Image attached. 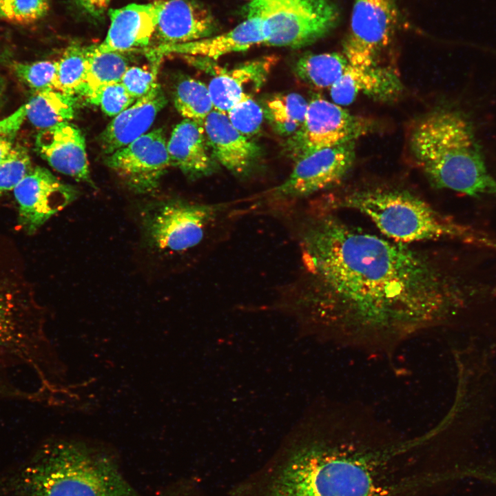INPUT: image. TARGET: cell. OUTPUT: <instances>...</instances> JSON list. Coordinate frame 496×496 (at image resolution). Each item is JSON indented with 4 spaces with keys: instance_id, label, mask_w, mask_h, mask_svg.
I'll return each instance as SVG.
<instances>
[{
    "instance_id": "7",
    "label": "cell",
    "mask_w": 496,
    "mask_h": 496,
    "mask_svg": "<svg viewBox=\"0 0 496 496\" xmlns=\"http://www.w3.org/2000/svg\"><path fill=\"white\" fill-rule=\"evenodd\" d=\"M247 17L259 20L265 45L300 48L329 33L340 12L332 0H253Z\"/></svg>"
},
{
    "instance_id": "20",
    "label": "cell",
    "mask_w": 496,
    "mask_h": 496,
    "mask_svg": "<svg viewBox=\"0 0 496 496\" xmlns=\"http://www.w3.org/2000/svg\"><path fill=\"white\" fill-rule=\"evenodd\" d=\"M276 62L275 56H268L230 70L220 69L208 85L214 110L227 114L240 101L252 96L265 84Z\"/></svg>"
},
{
    "instance_id": "1",
    "label": "cell",
    "mask_w": 496,
    "mask_h": 496,
    "mask_svg": "<svg viewBox=\"0 0 496 496\" xmlns=\"http://www.w3.org/2000/svg\"><path fill=\"white\" fill-rule=\"evenodd\" d=\"M305 278L298 313L316 337L386 349L446 323L460 292L431 251L343 220L322 205L300 235Z\"/></svg>"
},
{
    "instance_id": "10",
    "label": "cell",
    "mask_w": 496,
    "mask_h": 496,
    "mask_svg": "<svg viewBox=\"0 0 496 496\" xmlns=\"http://www.w3.org/2000/svg\"><path fill=\"white\" fill-rule=\"evenodd\" d=\"M355 141L322 149L296 161L288 178L272 192L278 199H298L340 183L355 161Z\"/></svg>"
},
{
    "instance_id": "31",
    "label": "cell",
    "mask_w": 496,
    "mask_h": 496,
    "mask_svg": "<svg viewBox=\"0 0 496 496\" xmlns=\"http://www.w3.org/2000/svg\"><path fill=\"white\" fill-rule=\"evenodd\" d=\"M50 0H5L0 9V18L11 23L28 24L44 17Z\"/></svg>"
},
{
    "instance_id": "24",
    "label": "cell",
    "mask_w": 496,
    "mask_h": 496,
    "mask_svg": "<svg viewBox=\"0 0 496 496\" xmlns=\"http://www.w3.org/2000/svg\"><path fill=\"white\" fill-rule=\"evenodd\" d=\"M26 105L27 118L41 130L69 121L75 116L74 96L54 88L35 91Z\"/></svg>"
},
{
    "instance_id": "39",
    "label": "cell",
    "mask_w": 496,
    "mask_h": 496,
    "mask_svg": "<svg viewBox=\"0 0 496 496\" xmlns=\"http://www.w3.org/2000/svg\"><path fill=\"white\" fill-rule=\"evenodd\" d=\"M4 1H5V0H0V9H1V6H2V5H3V2H4Z\"/></svg>"
},
{
    "instance_id": "11",
    "label": "cell",
    "mask_w": 496,
    "mask_h": 496,
    "mask_svg": "<svg viewBox=\"0 0 496 496\" xmlns=\"http://www.w3.org/2000/svg\"><path fill=\"white\" fill-rule=\"evenodd\" d=\"M396 19L394 0H355L350 32L343 48L349 64L375 65L378 54L391 37Z\"/></svg>"
},
{
    "instance_id": "16",
    "label": "cell",
    "mask_w": 496,
    "mask_h": 496,
    "mask_svg": "<svg viewBox=\"0 0 496 496\" xmlns=\"http://www.w3.org/2000/svg\"><path fill=\"white\" fill-rule=\"evenodd\" d=\"M265 41L259 20L247 17L245 21L225 33L183 43L158 45L149 49L147 55L152 62L158 63L164 56L171 54L217 59L264 44Z\"/></svg>"
},
{
    "instance_id": "28",
    "label": "cell",
    "mask_w": 496,
    "mask_h": 496,
    "mask_svg": "<svg viewBox=\"0 0 496 496\" xmlns=\"http://www.w3.org/2000/svg\"><path fill=\"white\" fill-rule=\"evenodd\" d=\"M88 47L74 43L58 61L54 89L74 96L81 90L87 68Z\"/></svg>"
},
{
    "instance_id": "37",
    "label": "cell",
    "mask_w": 496,
    "mask_h": 496,
    "mask_svg": "<svg viewBox=\"0 0 496 496\" xmlns=\"http://www.w3.org/2000/svg\"><path fill=\"white\" fill-rule=\"evenodd\" d=\"M14 138L0 133V164L6 161L11 154L14 147Z\"/></svg>"
},
{
    "instance_id": "36",
    "label": "cell",
    "mask_w": 496,
    "mask_h": 496,
    "mask_svg": "<svg viewBox=\"0 0 496 496\" xmlns=\"http://www.w3.org/2000/svg\"><path fill=\"white\" fill-rule=\"evenodd\" d=\"M78 6L87 14L99 18L108 8L112 0H76Z\"/></svg>"
},
{
    "instance_id": "30",
    "label": "cell",
    "mask_w": 496,
    "mask_h": 496,
    "mask_svg": "<svg viewBox=\"0 0 496 496\" xmlns=\"http://www.w3.org/2000/svg\"><path fill=\"white\" fill-rule=\"evenodd\" d=\"M58 61H40L16 63L13 70L17 76L34 91L54 88Z\"/></svg>"
},
{
    "instance_id": "22",
    "label": "cell",
    "mask_w": 496,
    "mask_h": 496,
    "mask_svg": "<svg viewBox=\"0 0 496 496\" xmlns=\"http://www.w3.org/2000/svg\"><path fill=\"white\" fill-rule=\"evenodd\" d=\"M399 89L398 78L391 70L376 65L361 68L348 64L330 87V96L334 103L341 106L350 105L360 94L387 98Z\"/></svg>"
},
{
    "instance_id": "34",
    "label": "cell",
    "mask_w": 496,
    "mask_h": 496,
    "mask_svg": "<svg viewBox=\"0 0 496 496\" xmlns=\"http://www.w3.org/2000/svg\"><path fill=\"white\" fill-rule=\"evenodd\" d=\"M158 68L149 71L140 67L130 66L123 75L121 83L136 100L147 94L155 85Z\"/></svg>"
},
{
    "instance_id": "15",
    "label": "cell",
    "mask_w": 496,
    "mask_h": 496,
    "mask_svg": "<svg viewBox=\"0 0 496 496\" xmlns=\"http://www.w3.org/2000/svg\"><path fill=\"white\" fill-rule=\"evenodd\" d=\"M35 147L54 169L92 185L85 137L74 124L63 122L42 130L37 136Z\"/></svg>"
},
{
    "instance_id": "19",
    "label": "cell",
    "mask_w": 496,
    "mask_h": 496,
    "mask_svg": "<svg viewBox=\"0 0 496 496\" xmlns=\"http://www.w3.org/2000/svg\"><path fill=\"white\" fill-rule=\"evenodd\" d=\"M167 103L165 94L158 83L110 121L99 136L105 154L110 155L146 134L158 112Z\"/></svg>"
},
{
    "instance_id": "35",
    "label": "cell",
    "mask_w": 496,
    "mask_h": 496,
    "mask_svg": "<svg viewBox=\"0 0 496 496\" xmlns=\"http://www.w3.org/2000/svg\"><path fill=\"white\" fill-rule=\"evenodd\" d=\"M43 395L39 391H29L17 384L9 373V368L0 363V401L36 402Z\"/></svg>"
},
{
    "instance_id": "18",
    "label": "cell",
    "mask_w": 496,
    "mask_h": 496,
    "mask_svg": "<svg viewBox=\"0 0 496 496\" xmlns=\"http://www.w3.org/2000/svg\"><path fill=\"white\" fill-rule=\"evenodd\" d=\"M110 25L104 41L96 48L101 52H126L148 46L158 21L156 1L131 3L109 11Z\"/></svg>"
},
{
    "instance_id": "2",
    "label": "cell",
    "mask_w": 496,
    "mask_h": 496,
    "mask_svg": "<svg viewBox=\"0 0 496 496\" xmlns=\"http://www.w3.org/2000/svg\"><path fill=\"white\" fill-rule=\"evenodd\" d=\"M428 440L392 435L341 411H313L287 438L263 496H402L427 485L408 467Z\"/></svg>"
},
{
    "instance_id": "38",
    "label": "cell",
    "mask_w": 496,
    "mask_h": 496,
    "mask_svg": "<svg viewBox=\"0 0 496 496\" xmlns=\"http://www.w3.org/2000/svg\"><path fill=\"white\" fill-rule=\"evenodd\" d=\"M3 88H4V83H3V80L2 77H1V74H0V97H1V95L2 94L3 91Z\"/></svg>"
},
{
    "instance_id": "33",
    "label": "cell",
    "mask_w": 496,
    "mask_h": 496,
    "mask_svg": "<svg viewBox=\"0 0 496 496\" xmlns=\"http://www.w3.org/2000/svg\"><path fill=\"white\" fill-rule=\"evenodd\" d=\"M121 82L106 85L98 92L94 105L109 116H116L135 102Z\"/></svg>"
},
{
    "instance_id": "26",
    "label": "cell",
    "mask_w": 496,
    "mask_h": 496,
    "mask_svg": "<svg viewBox=\"0 0 496 496\" xmlns=\"http://www.w3.org/2000/svg\"><path fill=\"white\" fill-rule=\"evenodd\" d=\"M308 103L298 93L276 94L266 101L265 116L279 135L289 137L302 126Z\"/></svg>"
},
{
    "instance_id": "29",
    "label": "cell",
    "mask_w": 496,
    "mask_h": 496,
    "mask_svg": "<svg viewBox=\"0 0 496 496\" xmlns=\"http://www.w3.org/2000/svg\"><path fill=\"white\" fill-rule=\"evenodd\" d=\"M226 114L231 125L247 137L259 133L265 116L263 109L251 96L240 101Z\"/></svg>"
},
{
    "instance_id": "17",
    "label": "cell",
    "mask_w": 496,
    "mask_h": 496,
    "mask_svg": "<svg viewBox=\"0 0 496 496\" xmlns=\"http://www.w3.org/2000/svg\"><path fill=\"white\" fill-rule=\"evenodd\" d=\"M203 126L217 162L238 177L248 176L253 172L261 155V149L238 132L225 113L214 109Z\"/></svg>"
},
{
    "instance_id": "5",
    "label": "cell",
    "mask_w": 496,
    "mask_h": 496,
    "mask_svg": "<svg viewBox=\"0 0 496 496\" xmlns=\"http://www.w3.org/2000/svg\"><path fill=\"white\" fill-rule=\"evenodd\" d=\"M320 205L360 212L384 236L402 243L457 238L464 231L418 195L398 187H362L331 195Z\"/></svg>"
},
{
    "instance_id": "14",
    "label": "cell",
    "mask_w": 496,
    "mask_h": 496,
    "mask_svg": "<svg viewBox=\"0 0 496 496\" xmlns=\"http://www.w3.org/2000/svg\"><path fill=\"white\" fill-rule=\"evenodd\" d=\"M155 34L158 45L183 43L207 38L217 32L212 13L196 0H158Z\"/></svg>"
},
{
    "instance_id": "4",
    "label": "cell",
    "mask_w": 496,
    "mask_h": 496,
    "mask_svg": "<svg viewBox=\"0 0 496 496\" xmlns=\"http://www.w3.org/2000/svg\"><path fill=\"white\" fill-rule=\"evenodd\" d=\"M409 145L415 163L435 187L474 198L496 196L473 127L462 113L440 109L413 126Z\"/></svg>"
},
{
    "instance_id": "32",
    "label": "cell",
    "mask_w": 496,
    "mask_h": 496,
    "mask_svg": "<svg viewBox=\"0 0 496 496\" xmlns=\"http://www.w3.org/2000/svg\"><path fill=\"white\" fill-rule=\"evenodd\" d=\"M32 168L27 150L14 146L8 159L0 164V195L13 190Z\"/></svg>"
},
{
    "instance_id": "23",
    "label": "cell",
    "mask_w": 496,
    "mask_h": 496,
    "mask_svg": "<svg viewBox=\"0 0 496 496\" xmlns=\"http://www.w3.org/2000/svg\"><path fill=\"white\" fill-rule=\"evenodd\" d=\"M129 67V59L123 52H101L96 45L88 47L86 75L78 94L93 104L99 90L106 85L121 82Z\"/></svg>"
},
{
    "instance_id": "9",
    "label": "cell",
    "mask_w": 496,
    "mask_h": 496,
    "mask_svg": "<svg viewBox=\"0 0 496 496\" xmlns=\"http://www.w3.org/2000/svg\"><path fill=\"white\" fill-rule=\"evenodd\" d=\"M371 122L321 97L308 103L301 127L288 137L287 154L295 161L322 149L355 141L371 129Z\"/></svg>"
},
{
    "instance_id": "8",
    "label": "cell",
    "mask_w": 496,
    "mask_h": 496,
    "mask_svg": "<svg viewBox=\"0 0 496 496\" xmlns=\"http://www.w3.org/2000/svg\"><path fill=\"white\" fill-rule=\"evenodd\" d=\"M223 204L183 199L164 200L148 207L142 226L148 245L163 254L182 253L198 245L209 226L224 210Z\"/></svg>"
},
{
    "instance_id": "27",
    "label": "cell",
    "mask_w": 496,
    "mask_h": 496,
    "mask_svg": "<svg viewBox=\"0 0 496 496\" xmlns=\"http://www.w3.org/2000/svg\"><path fill=\"white\" fill-rule=\"evenodd\" d=\"M174 103L184 118L201 125L214 109L208 87L203 82L187 78L177 84L174 94Z\"/></svg>"
},
{
    "instance_id": "3",
    "label": "cell",
    "mask_w": 496,
    "mask_h": 496,
    "mask_svg": "<svg viewBox=\"0 0 496 496\" xmlns=\"http://www.w3.org/2000/svg\"><path fill=\"white\" fill-rule=\"evenodd\" d=\"M0 496H137L108 455L81 442L53 439L0 473Z\"/></svg>"
},
{
    "instance_id": "12",
    "label": "cell",
    "mask_w": 496,
    "mask_h": 496,
    "mask_svg": "<svg viewBox=\"0 0 496 496\" xmlns=\"http://www.w3.org/2000/svg\"><path fill=\"white\" fill-rule=\"evenodd\" d=\"M165 133L158 128L107 155L105 163L132 191L153 192L171 165Z\"/></svg>"
},
{
    "instance_id": "6",
    "label": "cell",
    "mask_w": 496,
    "mask_h": 496,
    "mask_svg": "<svg viewBox=\"0 0 496 496\" xmlns=\"http://www.w3.org/2000/svg\"><path fill=\"white\" fill-rule=\"evenodd\" d=\"M15 281L0 276V363L28 369L45 384L51 353L41 310Z\"/></svg>"
},
{
    "instance_id": "13",
    "label": "cell",
    "mask_w": 496,
    "mask_h": 496,
    "mask_svg": "<svg viewBox=\"0 0 496 496\" xmlns=\"http://www.w3.org/2000/svg\"><path fill=\"white\" fill-rule=\"evenodd\" d=\"M18 204V223L28 234L38 230L48 219L77 197L72 186L58 179L46 168L37 166L13 189Z\"/></svg>"
},
{
    "instance_id": "25",
    "label": "cell",
    "mask_w": 496,
    "mask_h": 496,
    "mask_svg": "<svg viewBox=\"0 0 496 496\" xmlns=\"http://www.w3.org/2000/svg\"><path fill=\"white\" fill-rule=\"evenodd\" d=\"M349 63L343 54L326 52L304 54L293 71L302 82L316 88L331 87L342 75Z\"/></svg>"
},
{
    "instance_id": "21",
    "label": "cell",
    "mask_w": 496,
    "mask_h": 496,
    "mask_svg": "<svg viewBox=\"0 0 496 496\" xmlns=\"http://www.w3.org/2000/svg\"><path fill=\"white\" fill-rule=\"evenodd\" d=\"M167 148L171 165L180 169L190 179L207 176L216 171L217 161L211 154L204 126L195 121L184 118L177 124Z\"/></svg>"
}]
</instances>
